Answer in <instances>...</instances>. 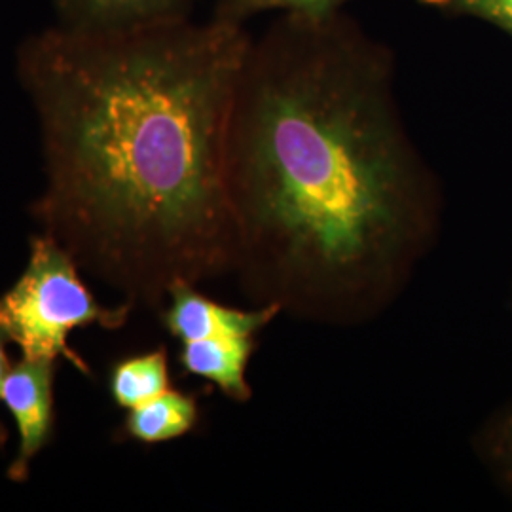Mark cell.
Here are the masks:
<instances>
[{"label":"cell","mask_w":512,"mask_h":512,"mask_svg":"<svg viewBox=\"0 0 512 512\" xmlns=\"http://www.w3.org/2000/svg\"><path fill=\"white\" fill-rule=\"evenodd\" d=\"M224 186L243 293L323 327H359L391 308L442 224L393 54L342 10L283 12L251 38Z\"/></svg>","instance_id":"1"},{"label":"cell","mask_w":512,"mask_h":512,"mask_svg":"<svg viewBox=\"0 0 512 512\" xmlns=\"http://www.w3.org/2000/svg\"><path fill=\"white\" fill-rule=\"evenodd\" d=\"M249 44L238 23L177 16L61 25L19 50L44 147L33 217L131 308L232 272L224 152Z\"/></svg>","instance_id":"2"},{"label":"cell","mask_w":512,"mask_h":512,"mask_svg":"<svg viewBox=\"0 0 512 512\" xmlns=\"http://www.w3.org/2000/svg\"><path fill=\"white\" fill-rule=\"evenodd\" d=\"M78 270L73 256L50 236L31 239L25 272L0 296V332L27 359L61 357L92 376L90 365L69 346V334L92 325L122 329L133 308L126 302L116 308L101 306Z\"/></svg>","instance_id":"3"},{"label":"cell","mask_w":512,"mask_h":512,"mask_svg":"<svg viewBox=\"0 0 512 512\" xmlns=\"http://www.w3.org/2000/svg\"><path fill=\"white\" fill-rule=\"evenodd\" d=\"M55 361L23 357L10 366L0 403L8 408L19 433L18 454L6 475L12 482L29 478L31 461L50 442L54 433Z\"/></svg>","instance_id":"4"},{"label":"cell","mask_w":512,"mask_h":512,"mask_svg":"<svg viewBox=\"0 0 512 512\" xmlns=\"http://www.w3.org/2000/svg\"><path fill=\"white\" fill-rule=\"evenodd\" d=\"M283 311L274 304L241 310L196 291V285L179 283L167 296L162 323L165 330L179 342L220 338V336H258L272 325Z\"/></svg>","instance_id":"5"},{"label":"cell","mask_w":512,"mask_h":512,"mask_svg":"<svg viewBox=\"0 0 512 512\" xmlns=\"http://www.w3.org/2000/svg\"><path fill=\"white\" fill-rule=\"evenodd\" d=\"M256 349L255 336H220L181 342L179 365L186 374L198 376L236 403H249L253 389L247 368Z\"/></svg>","instance_id":"6"},{"label":"cell","mask_w":512,"mask_h":512,"mask_svg":"<svg viewBox=\"0 0 512 512\" xmlns=\"http://www.w3.org/2000/svg\"><path fill=\"white\" fill-rule=\"evenodd\" d=\"M188 0H55L61 25L114 29L184 16Z\"/></svg>","instance_id":"7"},{"label":"cell","mask_w":512,"mask_h":512,"mask_svg":"<svg viewBox=\"0 0 512 512\" xmlns=\"http://www.w3.org/2000/svg\"><path fill=\"white\" fill-rule=\"evenodd\" d=\"M198 420L196 395L169 387L162 395L131 408L122 431L141 444H162L188 435Z\"/></svg>","instance_id":"8"},{"label":"cell","mask_w":512,"mask_h":512,"mask_svg":"<svg viewBox=\"0 0 512 512\" xmlns=\"http://www.w3.org/2000/svg\"><path fill=\"white\" fill-rule=\"evenodd\" d=\"M169 387L171 376L165 348L122 359L110 370V397L116 406L126 410L162 395Z\"/></svg>","instance_id":"9"},{"label":"cell","mask_w":512,"mask_h":512,"mask_svg":"<svg viewBox=\"0 0 512 512\" xmlns=\"http://www.w3.org/2000/svg\"><path fill=\"white\" fill-rule=\"evenodd\" d=\"M475 450L490 475L512 497V401L478 429Z\"/></svg>","instance_id":"10"},{"label":"cell","mask_w":512,"mask_h":512,"mask_svg":"<svg viewBox=\"0 0 512 512\" xmlns=\"http://www.w3.org/2000/svg\"><path fill=\"white\" fill-rule=\"evenodd\" d=\"M348 0H219L215 18L243 25L249 18L262 12H293L306 16H323Z\"/></svg>","instance_id":"11"},{"label":"cell","mask_w":512,"mask_h":512,"mask_svg":"<svg viewBox=\"0 0 512 512\" xmlns=\"http://www.w3.org/2000/svg\"><path fill=\"white\" fill-rule=\"evenodd\" d=\"M450 16L484 19L512 37V0H421Z\"/></svg>","instance_id":"12"},{"label":"cell","mask_w":512,"mask_h":512,"mask_svg":"<svg viewBox=\"0 0 512 512\" xmlns=\"http://www.w3.org/2000/svg\"><path fill=\"white\" fill-rule=\"evenodd\" d=\"M6 344H8V338L0 332V391H2L4 378H6V374H8L10 366H12L10 365V361H8V355H6ZM6 440H8V431H6V427L0 423V448H4Z\"/></svg>","instance_id":"13"}]
</instances>
